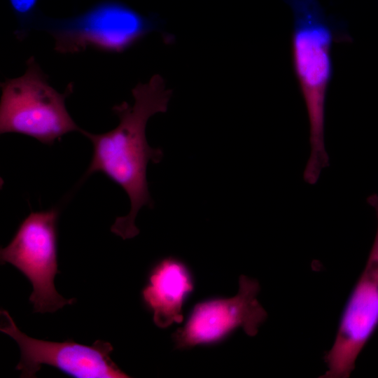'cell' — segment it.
Instances as JSON below:
<instances>
[{"mask_svg":"<svg viewBox=\"0 0 378 378\" xmlns=\"http://www.w3.org/2000/svg\"><path fill=\"white\" fill-rule=\"evenodd\" d=\"M132 105L126 102L113 107L119 118L113 130L92 134L80 132L92 143L93 153L85 176L102 172L118 184L128 195L131 209L125 216L118 217L111 231L123 239L136 236L139 231L135 218L139 209L153 208L146 180V168L151 161L158 163L163 157L160 148H151L146 140V127L148 119L158 113H164L171 97L163 78L153 76L146 83H138L132 90Z\"/></svg>","mask_w":378,"mask_h":378,"instance_id":"cell-1","label":"cell"},{"mask_svg":"<svg viewBox=\"0 0 378 378\" xmlns=\"http://www.w3.org/2000/svg\"><path fill=\"white\" fill-rule=\"evenodd\" d=\"M284 1L293 13L292 64L309 125L311 150L303 178L314 185L330 164L325 122L327 94L333 73L332 45L351 38L335 20L326 15L318 0Z\"/></svg>","mask_w":378,"mask_h":378,"instance_id":"cell-2","label":"cell"},{"mask_svg":"<svg viewBox=\"0 0 378 378\" xmlns=\"http://www.w3.org/2000/svg\"><path fill=\"white\" fill-rule=\"evenodd\" d=\"M0 133H18L52 145L63 135L80 129L67 111L66 97L70 83L59 93L48 81L34 57L27 61L25 73L1 83Z\"/></svg>","mask_w":378,"mask_h":378,"instance_id":"cell-3","label":"cell"},{"mask_svg":"<svg viewBox=\"0 0 378 378\" xmlns=\"http://www.w3.org/2000/svg\"><path fill=\"white\" fill-rule=\"evenodd\" d=\"M32 25L48 31L55 39V50L62 54L81 52L88 47L121 52L155 27L126 4L111 0L69 18H36Z\"/></svg>","mask_w":378,"mask_h":378,"instance_id":"cell-4","label":"cell"},{"mask_svg":"<svg viewBox=\"0 0 378 378\" xmlns=\"http://www.w3.org/2000/svg\"><path fill=\"white\" fill-rule=\"evenodd\" d=\"M57 207L31 212L19 226L14 237L1 248V264L10 263L31 282L33 291L29 301L34 312L53 313L76 299L59 295L54 284L57 267Z\"/></svg>","mask_w":378,"mask_h":378,"instance_id":"cell-5","label":"cell"},{"mask_svg":"<svg viewBox=\"0 0 378 378\" xmlns=\"http://www.w3.org/2000/svg\"><path fill=\"white\" fill-rule=\"evenodd\" d=\"M377 230L363 272L342 312L335 340L325 356L327 370L321 377L346 378L378 328V194L369 196Z\"/></svg>","mask_w":378,"mask_h":378,"instance_id":"cell-6","label":"cell"},{"mask_svg":"<svg viewBox=\"0 0 378 378\" xmlns=\"http://www.w3.org/2000/svg\"><path fill=\"white\" fill-rule=\"evenodd\" d=\"M0 316L1 332L12 337L20 350L15 367L21 371L20 377H35L43 365L77 378L129 377L111 358L113 348L108 342L97 340L89 346L71 340L56 342L34 339L20 330L6 310L1 309Z\"/></svg>","mask_w":378,"mask_h":378,"instance_id":"cell-7","label":"cell"},{"mask_svg":"<svg viewBox=\"0 0 378 378\" xmlns=\"http://www.w3.org/2000/svg\"><path fill=\"white\" fill-rule=\"evenodd\" d=\"M259 290L256 280L241 275L235 296L196 304L184 326L172 335L176 347L214 342L239 327L255 336L267 316L257 298Z\"/></svg>","mask_w":378,"mask_h":378,"instance_id":"cell-8","label":"cell"},{"mask_svg":"<svg viewBox=\"0 0 378 378\" xmlns=\"http://www.w3.org/2000/svg\"><path fill=\"white\" fill-rule=\"evenodd\" d=\"M192 288L189 275L180 262L168 258L155 266L142 297L153 311V322L158 327L164 328L182 322L183 298Z\"/></svg>","mask_w":378,"mask_h":378,"instance_id":"cell-9","label":"cell"},{"mask_svg":"<svg viewBox=\"0 0 378 378\" xmlns=\"http://www.w3.org/2000/svg\"><path fill=\"white\" fill-rule=\"evenodd\" d=\"M10 6L24 28L32 25L36 18L38 0H9Z\"/></svg>","mask_w":378,"mask_h":378,"instance_id":"cell-10","label":"cell"}]
</instances>
